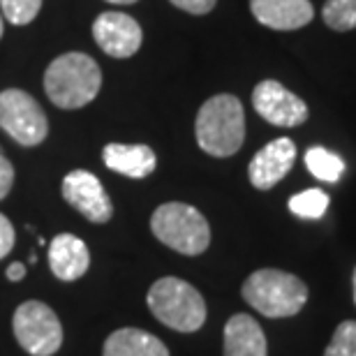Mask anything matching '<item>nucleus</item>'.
Segmentation results:
<instances>
[{
	"label": "nucleus",
	"instance_id": "ddd939ff",
	"mask_svg": "<svg viewBox=\"0 0 356 356\" xmlns=\"http://www.w3.org/2000/svg\"><path fill=\"white\" fill-rule=\"evenodd\" d=\"M90 266V252L86 243L74 234H58L49 243V268L63 282H72L86 273Z\"/></svg>",
	"mask_w": 356,
	"mask_h": 356
},
{
	"label": "nucleus",
	"instance_id": "5701e85b",
	"mask_svg": "<svg viewBox=\"0 0 356 356\" xmlns=\"http://www.w3.org/2000/svg\"><path fill=\"white\" fill-rule=\"evenodd\" d=\"M14 241H17V234H14L12 222L7 220L3 213H0V259L7 257L14 248Z\"/></svg>",
	"mask_w": 356,
	"mask_h": 356
},
{
	"label": "nucleus",
	"instance_id": "a878e982",
	"mask_svg": "<svg viewBox=\"0 0 356 356\" xmlns=\"http://www.w3.org/2000/svg\"><path fill=\"white\" fill-rule=\"evenodd\" d=\"M106 3H113V5H134L139 0H106Z\"/></svg>",
	"mask_w": 356,
	"mask_h": 356
},
{
	"label": "nucleus",
	"instance_id": "423d86ee",
	"mask_svg": "<svg viewBox=\"0 0 356 356\" xmlns=\"http://www.w3.org/2000/svg\"><path fill=\"white\" fill-rule=\"evenodd\" d=\"M17 343L31 356H54L63 345V324L58 315L42 301L21 303L12 317Z\"/></svg>",
	"mask_w": 356,
	"mask_h": 356
},
{
	"label": "nucleus",
	"instance_id": "9b49d317",
	"mask_svg": "<svg viewBox=\"0 0 356 356\" xmlns=\"http://www.w3.org/2000/svg\"><path fill=\"white\" fill-rule=\"evenodd\" d=\"M296 160V146L294 141L287 137L273 139L266 144L248 165V178L257 190H270L277 185L284 176L289 174V169L294 167Z\"/></svg>",
	"mask_w": 356,
	"mask_h": 356
},
{
	"label": "nucleus",
	"instance_id": "cd10ccee",
	"mask_svg": "<svg viewBox=\"0 0 356 356\" xmlns=\"http://www.w3.org/2000/svg\"><path fill=\"white\" fill-rule=\"evenodd\" d=\"M354 301H356V268H354Z\"/></svg>",
	"mask_w": 356,
	"mask_h": 356
},
{
	"label": "nucleus",
	"instance_id": "f3484780",
	"mask_svg": "<svg viewBox=\"0 0 356 356\" xmlns=\"http://www.w3.org/2000/svg\"><path fill=\"white\" fill-rule=\"evenodd\" d=\"M305 167L308 172L324 183H338L345 172V162L336 153L326 151L322 146H312L305 153Z\"/></svg>",
	"mask_w": 356,
	"mask_h": 356
},
{
	"label": "nucleus",
	"instance_id": "1a4fd4ad",
	"mask_svg": "<svg viewBox=\"0 0 356 356\" xmlns=\"http://www.w3.org/2000/svg\"><path fill=\"white\" fill-rule=\"evenodd\" d=\"M63 199L81 213L83 218L95 225L109 222L113 216L111 199L106 195L104 185L95 174L86 169H74L63 178Z\"/></svg>",
	"mask_w": 356,
	"mask_h": 356
},
{
	"label": "nucleus",
	"instance_id": "4be33fe9",
	"mask_svg": "<svg viewBox=\"0 0 356 356\" xmlns=\"http://www.w3.org/2000/svg\"><path fill=\"white\" fill-rule=\"evenodd\" d=\"M174 7L178 10L188 12V14H195V17H202V14H209L213 7H216L218 0H169Z\"/></svg>",
	"mask_w": 356,
	"mask_h": 356
},
{
	"label": "nucleus",
	"instance_id": "412c9836",
	"mask_svg": "<svg viewBox=\"0 0 356 356\" xmlns=\"http://www.w3.org/2000/svg\"><path fill=\"white\" fill-rule=\"evenodd\" d=\"M324 356H356V322H343L333 331Z\"/></svg>",
	"mask_w": 356,
	"mask_h": 356
},
{
	"label": "nucleus",
	"instance_id": "c756f323",
	"mask_svg": "<svg viewBox=\"0 0 356 356\" xmlns=\"http://www.w3.org/2000/svg\"><path fill=\"white\" fill-rule=\"evenodd\" d=\"M0 153H3V148H0Z\"/></svg>",
	"mask_w": 356,
	"mask_h": 356
},
{
	"label": "nucleus",
	"instance_id": "f03ea898",
	"mask_svg": "<svg viewBox=\"0 0 356 356\" xmlns=\"http://www.w3.org/2000/svg\"><path fill=\"white\" fill-rule=\"evenodd\" d=\"M102 88V70L88 54L70 51L51 60L44 72V92L60 109H81Z\"/></svg>",
	"mask_w": 356,
	"mask_h": 356
},
{
	"label": "nucleus",
	"instance_id": "6ab92c4d",
	"mask_svg": "<svg viewBox=\"0 0 356 356\" xmlns=\"http://www.w3.org/2000/svg\"><path fill=\"white\" fill-rule=\"evenodd\" d=\"M324 24L338 33L356 28V0H326L322 7Z\"/></svg>",
	"mask_w": 356,
	"mask_h": 356
},
{
	"label": "nucleus",
	"instance_id": "6e6552de",
	"mask_svg": "<svg viewBox=\"0 0 356 356\" xmlns=\"http://www.w3.org/2000/svg\"><path fill=\"white\" fill-rule=\"evenodd\" d=\"M252 106L266 123L277 127H298L310 116L308 104L275 79H264L254 86Z\"/></svg>",
	"mask_w": 356,
	"mask_h": 356
},
{
	"label": "nucleus",
	"instance_id": "aec40b11",
	"mask_svg": "<svg viewBox=\"0 0 356 356\" xmlns=\"http://www.w3.org/2000/svg\"><path fill=\"white\" fill-rule=\"evenodd\" d=\"M3 14L14 26H26L38 17L42 10V0H0Z\"/></svg>",
	"mask_w": 356,
	"mask_h": 356
},
{
	"label": "nucleus",
	"instance_id": "7ed1b4c3",
	"mask_svg": "<svg viewBox=\"0 0 356 356\" xmlns=\"http://www.w3.org/2000/svg\"><path fill=\"white\" fill-rule=\"evenodd\" d=\"M245 303L264 317H294L308 303V284L280 268H259L241 287Z\"/></svg>",
	"mask_w": 356,
	"mask_h": 356
},
{
	"label": "nucleus",
	"instance_id": "bb28decb",
	"mask_svg": "<svg viewBox=\"0 0 356 356\" xmlns=\"http://www.w3.org/2000/svg\"><path fill=\"white\" fill-rule=\"evenodd\" d=\"M28 261H31V264H38V254H35V252H33V254H31V257H28Z\"/></svg>",
	"mask_w": 356,
	"mask_h": 356
},
{
	"label": "nucleus",
	"instance_id": "c85d7f7f",
	"mask_svg": "<svg viewBox=\"0 0 356 356\" xmlns=\"http://www.w3.org/2000/svg\"><path fill=\"white\" fill-rule=\"evenodd\" d=\"M0 38H3V17H0Z\"/></svg>",
	"mask_w": 356,
	"mask_h": 356
},
{
	"label": "nucleus",
	"instance_id": "39448f33",
	"mask_svg": "<svg viewBox=\"0 0 356 356\" xmlns=\"http://www.w3.org/2000/svg\"><path fill=\"white\" fill-rule=\"evenodd\" d=\"M151 232L160 243L185 257H197L211 245V227L206 218L195 206L183 202L158 206L151 218Z\"/></svg>",
	"mask_w": 356,
	"mask_h": 356
},
{
	"label": "nucleus",
	"instance_id": "f8f14e48",
	"mask_svg": "<svg viewBox=\"0 0 356 356\" xmlns=\"http://www.w3.org/2000/svg\"><path fill=\"white\" fill-rule=\"evenodd\" d=\"M252 17L273 31H298L315 19L310 0H250Z\"/></svg>",
	"mask_w": 356,
	"mask_h": 356
},
{
	"label": "nucleus",
	"instance_id": "393cba45",
	"mask_svg": "<svg viewBox=\"0 0 356 356\" xmlns=\"http://www.w3.org/2000/svg\"><path fill=\"white\" fill-rule=\"evenodd\" d=\"M24 275H26V266L21 264V261H14V264L7 266V277H10L12 282H19Z\"/></svg>",
	"mask_w": 356,
	"mask_h": 356
},
{
	"label": "nucleus",
	"instance_id": "2eb2a0df",
	"mask_svg": "<svg viewBox=\"0 0 356 356\" xmlns=\"http://www.w3.org/2000/svg\"><path fill=\"white\" fill-rule=\"evenodd\" d=\"M266 336L257 319L238 312L225 324V356H266Z\"/></svg>",
	"mask_w": 356,
	"mask_h": 356
},
{
	"label": "nucleus",
	"instance_id": "b1692460",
	"mask_svg": "<svg viewBox=\"0 0 356 356\" xmlns=\"http://www.w3.org/2000/svg\"><path fill=\"white\" fill-rule=\"evenodd\" d=\"M12 185H14V167H12V162L0 153V202L10 195Z\"/></svg>",
	"mask_w": 356,
	"mask_h": 356
},
{
	"label": "nucleus",
	"instance_id": "dca6fc26",
	"mask_svg": "<svg viewBox=\"0 0 356 356\" xmlns=\"http://www.w3.org/2000/svg\"><path fill=\"white\" fill-rule=\"evenodd\" d=\"M102 356H169V350L148 331L118 329L104 340Z\"/></svg>",
	"mask_w": 356,
	"mask_h": 356
},
{
	"label": "nucleus",
	"instance_id": "4468645a",
	"mask_svg": "<svg viewBox=\"0 0 356 356\" xmlns=\"http://www.w3.org/2000/svg\"><path fill=\"white\" fill-rule=\"evenodd\" d=\"M102 160L111 172L137 181L151 176L158 167L153 148L146 144H106L102 148Z\"/></svg>",
	"mask_w": 356,
	"mask_h": 356
},
{
	"label": "nucleus",
	"instance_id": "20e7f679",
	"mask_svg": "<svg viewBox=\"0 0 356 356\" xmlns=\"http://www.w3.org/2000/svg\"><path fill=\"white\" fill-rule=\"evenodd\" d=\"M148 308L162 324L181 333H195L206 322V301L197 287L181 277H160L148 289Z\"/></svg>",
	"mask_w": 356,
	"mask_h": 356
},
{
	"label": "nucleus",
	"instance_id": "f257e3e1",
	"mask_svg": "<svg viewBox=\"0 0 356 356\" xmlns=\"http://www.w3.org/2000/svg\"><path fill=\"white\" fill-rule=\"evenodd\" d=\"M195 137L204 153L232 158L245 141V113L236 95L220 92L202 104L195 120Z\"/></svg>",
	"mask_w": 356,
	"mask_h": 356
},
{
	"label": "nucleus",
	"instance_id": "a211bd4d",
	"mask_svg": "<svg viewBox=\"0 0 356 356\" xmlns=\"http://www.w3.org/2000/svg\"><path fill=\"white\" fill-rule=\"evenodd\" d=\"M329 195L319 188H312V190H305V192H298L289 199V211L294 216L303 218V220H319L329 209Z\"/></svg>",
	"mask_w": 356,
	"mask_h": 356
},
{
	"label": "nucleus",
	"instance_id": "9d476101",
	"mask_svg": "<svg viewBox=\"0 0 356 356\" xmlns=\"http://www.w3.org/2000/svg\"><path fill=\"white\" fill-rule=\"evenodd\" d=\"M92 40L111 58H132L141 49L144 31L123 12H102L92 24Z\"/></svg>",
	"mask_w": 356,
	"mask_h": 356
},
{
	"label": "nucleus",
	"instance_id": "0eeeda50",
	"mask_svg": "<svg viewBox=\"0 0 356 356\" xmlns=\"http://www.w3.org/2000/svg\"><path fill=\"white\" fill-rule=\"evenodd\" d=\"M0 127L19 146H40L49 134V120L44 109L31 92L21 88H7L0 92Z\"/></svg>",
	"mask_w": 356,
	"mask_h": 356
}]
</instances>
